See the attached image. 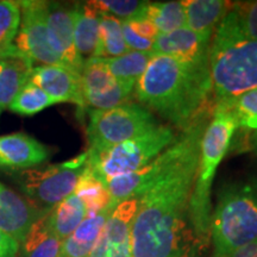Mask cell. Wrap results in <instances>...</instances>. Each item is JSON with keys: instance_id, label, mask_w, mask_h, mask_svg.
Segmentation results:
<instances>
[{"instance_id": "cell-1", "label": "cell", "mask_w": 257, "mask_h": 257, "mask_svg": "<svg viewBox=\"0 0 257 257\" xmlns=\"http://www.w3.org/2000/svg\"><path fill=\"white\" fill-rule=\"evenodd\" d=\"M206 125L176 165L138 197L131 230L133 257H201L205 245L193 227L189 199Z\"/></svg>"}, {"instance_id": "cell-2", "label": "cell", "mask_w": 257, "mask_h": 257, "mask_svg": "<svg viewBox=\"0 0 257 257\" xmlns=\"http://www.w3.org/2000/svg\"><path fill=\"white\" fill-rule=\"evenodd\" d=\"M135 91L141 105L186 130L212 92L210 64L154 55Z\"/></svg>"}, {"instance_id": "cell-3", "label": "cell", "mask_w": 257, "mask_h": 257, "mask_svg": "<svg viewBox=\"0 0 257 257\" xmlns=\"http://www.w3.org/2000/svg\"><path fill=\"white\" fill-rule=\"evenodd\" d=\"M208 64L216 104L257 88V41L240 31L231 11L212 37Z\"/></svg>"}, {"instance_id": "cell-4", "label": "cell", "mask_w": 257, "mask_h": 257, "mask_svg": "<svg viewBox=\"0 0 257 257\" xmlns=\"http://www.w3.org/2000/svg\"><path fill=\"white\" fill-rule=\"evenodd\" d=\"M237 121L227 102L216 104L213 117L206 125L200 143L197 173L191 199L189 214L195 233L204 245L211 236V188L217 168L229 150Z\"/></svg>"}, {"instance_id": "cell-5", "label": "cell", "mask_w": 257, "mask_h": 257, "mask_svg": "<svg viewBox=\"0 0 257 257\" xmlns=\"http://www.w3.org/2000/svg\"><path fill=\"white\" fill-rule=\"evenodd\" d=\"M217 255L257 240V180L226 186L211 217Z\"/></svg>"}, {"instance_id": "cell-6", "label": "cell", "mask_w": 257, "mask_h": 257, "mask_svg": "<svg viewBox=\"0 0 257 257\" xmlns=\"http://www.w3.org/2000/svg\"><path fill=\"white\" fill-rule=\"evenodd\" d=\"M176 140L172 128L159 124L152 130L104 152L91 153L87 150V167L105 182L114 176L143 168Z\"/></svg>"}, {"instance_id": "cell-7", "label": "cell", "mask_w": 257, "mask_h": 257, "mask_svg": "<svg viewBox=\"0 0 257 257\" xmlns=\"http://www.w3.org/2000/svg\"><path fill=\"white\" fill-rule=\"evenodd\" d=\"M88 152L100 153L131 140L159 125L153 112L136 102H125L110 110H89Z\"/></svg>"}, {"instance_id": "cell-8", "label": "cell", "mask_w": 257, "mask_h": 257, "mask_svg": "<svg viewBox=\"0 0 257 257\" xmlns=\"http://www.w3.org/2000/svg\"><path fill=\"white\" fill-rule=\"evenodd\" d=\"M87 152H85L59 165L24 170L19 178V187L32 206L47 213L73 194L87 167Z\"/></svg>"}, {"instance_id": "cell-9", "label": "cell", "mask_w": 257, "mask_h": 257, "mask_svg": "<svg viewBox=\"0 0 257 257\" xmlns=\"http://www.w3.org/2000/svg\"><path fill=\"white\" fill-rule=\"evenodd\" d=\"M204 125H206V123L202 120L193 123L191 126L186 128L181 137L178 138L172 146L167 148L165 152L161 153L143 168L128 173V174L114 176L105 181L111 195L112 210L118 204L127 199L141 197L144 192L152 188L160 179H162L184 156L186 150L191 146L192 141L194 140L195 135Z\"/></svg>"}, {"instance_id": "cell-10", "label": "cell", "mask_w": 257, "mask_h": 257, "mask_svg": "<svg viewBox=\"0 0 257 257\" xmlns=\"http://www.w3.org/2000/svg\"><path fill=\"white\" fill-rule=\"evenodd\" d=\"M22 18L15 47L30 62L43 66L61 64V60L51 49L47 28V2H19Z\"/></svg>"}, {"instance_id": "cell-11", "label": "cell", "mask_w": 257, "mask_h": 257, "mask_svg": "<svg viewBox=\"0 0 257 257\" xmlns=\"http://www.w3.org/2000/svg\"><path fill=\"white\" fill-rule=\"evenodd\" d=\"M80 75L86 107L104 111L127 102L130 93L121 87L101 57L85 61Z\"/></svg>"}, {"instance_id": "cell-12", "label": "cell", "mask_w": 257, "mask_h": 257, "mask_svg": "<svg viewBox=\"0 0 257 257\" xmlns=\"http://www.w3.org/2000/svg\"><path fill=\"white\" fill-rule=\"evenodd\" d=\"M138 198L127 199L113 208L105 221L89 257H133V223Z\"/></svg>"}, {"instance_id": "cell-13", "label": "cell", "mask_w": 257, "mask_h": 257, "mask_svg": "<svg viewBox=\"0 0 257 257\" xmlns=\"http://www.w3.org/2000/svg\"><path fill=\"white\" fill-rule=\"evenodd\" d=\"M47 28L51 49L63 66L81 73L85 61L74 44L73 8L47 2Z\"/></svg>"}, {"instance_id": "cell-14", "label": "cell", "mask_w": 257, "mask_h": 257, "mask_svg": "<svg viewBox=\"0 0 257 257\" xmlns=\"http://www.w3.org/2000/svg\"><path fill=\"white\" fill-rule=\"evenodd\" d=\"M57 102H73L85 110L82 96L81 75L72 68L61 64L38 66L32 68L30 80Z\"/></svg>"}, {"instance_id": "cell-15", "label": "cell", "mask_w": 257, "mask_h": 257, "mask_svg": "<svg viewBox=\"0 0 257 257\" xmlns=\"http://www.w3.org/2000/svg\"><path fill=\"white\" fill-rule=\"evenodd\" d=\"M211 41L185 27L168 34L157 35L153 53L189 63L207 64Z\"/></svg>"}, {"instance_id": "cell-16", "label": "cell", "mask_w": 257, "mask_h": 257, "mask_svg": "<svg viewBox=\"0 0 257 257\" xmlns=\"http://www.w3.org/2000/svg\"><path fill=\"white\" fill-rule=\"evenodd\" d=\"M43 214L46 213L0 182V230L21 244L31 225Z\"/></svg>"}, {"instance_id": "cell-17", "label": "cell", "mask_w": 257, "mask_h": 257, "mask_svg": "<svg viewBox=\"0 0 257 257\" xmlns=\"http://www.w3.org/2000/svg\"><path fill=\"white\" fill-rule=\"evenodd\" d=\"M49 159L48 147L24 133L0 136V167L30 169Z\"/></svg>"}, {"instance_id": "cell-18", "label": "cell", "mask_w": 257, "mask_h": 257, "mask_svg": "<svg viewBox=\"0 0 257 257\" xmlns=\"http://www.w3.org/2000/svg\"><path fill=\"white\" fill-rule=\"evenodd\" d=\"M101 15L94 2L73 6L74 44L83 61L95 56L99 43V27H100Z\"/></svg>"}, {"instance_id": "cell-19", "label": "cell", "mask_w": 257, "mask_h": 257, "mask_svg": "<svg viewBox=\"0 0 257 257\" xmlns=\"http://www.w3.org/2000/svg\"><path fill=\"white\" fill-rule=\"evenodd\" d=\"M230 3L223 0H185L186 27L212 40L218 25L230 11Z\"/></svg>"}, {"instance_id": "cell-20", "label": "cell", "mask_w": 257, "mask_h": 257, "mask_svg": "<svg viewBox=\"0 0 257 257\" xmlns=\"http://www.w3.org/2000/svg\"><path fill=\"white\" fill-rule=\"evenodd\" d=\"M112 211L105 210L94 216L86 217L76 230L62 242L60 257H89Z\"/></svg>"}, {"instance_id": "cell-21", "label": "cell", "mask_w": 257, "mask_h": 257, "mask_svg": "<svg viewBox=\"0 0 257 257\" xmlns=\"http://www.w3.org/2000/svg\"><path fill=\"white\" fill-rule=\"evenodd\" d=\"M155 54L153 51H128L117 57H101L121 87L131 94Z\"/></svg>"}, {"instance_id": "cell-22", "label": "cell", "mask_w": 257, "mask_h": 257, "mask_svg": "<svg viewBox=\"0 0 257 257\" xmlns=\"http://www.w3.org/2000/svg\"><path fill=\"white\" fill-rule=\"evenodd\" d=\"M32 62L22 57L0 59V113L30 80Z\"/></svg>"}, {"instance_id": "cell-23", "label": "cell", "mask_w": 257, "mask_h": 257, "mask_svg": "<svg viewBox=\"0 0 257 257\" xmlns=\"http://www.w3.org/2000/svg\"><path fill=\"white\" fill-rule=\"evenodd\" d=\"M48 213L38 218L29 229L21 243L22 257H60L62 240L49 227Z\"/></svg>"}, {"instance_id": "cell-24", "label": "cell", "mask_w": 257, "mask_h": 257, "mask_svg": "<svg viewBox=\"0 0 257 257\" xmlns=\"http://www.w3.org/2000/svg\"><path fill=\"white\" fill-rule=\"evenodd\" d=\"M86 217L87 211L85 205L73 193L50 210L48 213V224L54 234L63 242L76 230Z\"/></svg>"}, {"instance_id": "cell-25", "label": "cell", "mask_w": 257, "mask_h": 257, "mask_svg": "<svg viewBox=\"0 0 257 257\" xmlns=\"http://www.w3.org/2000/svg\"><path fill=\"white\" fill-rule=\"evenodd\" d=\"M74 194L85 205L87 216H94L111 208V195L107 186L88 167L83 170Z\"/></svg>"}, {"instance_id": "cell-26", "label": "cell", "mask_w": 257, "mask_h": 257, "mask_svg": "<svg viewBox=\"0 0 257 257\" xmlns=\"http://www.w3.org/2000/svg\"><path fill=\"white\" fill-rule=\"evenodd\" d=\"M21 18L22 12L19 2H10V0L0 2V59H8V57L25 59L14 44L21 25Z\"/></svg>"}, {"instance_id": "cell-27", "label": "cell", "mask_w": 257, "mask_h": 257, "mask_svg": "<svg viewBox=\"0 0 257 257\" xmlns=\"http://www.w3.org/2000/svg\"><path fill=\"white\" fill-rule=\"evenodd\" d=\"M144 17L152 22L159 34H168L186 27L184 2L149 3Z\"/></svg>"}, {"instance_id": "cell-28", "label": "cell", "mask_w": 257, "mask_h": 257, "mask_svg": "<svg viewBox=\"0 0 257 257\" xmlns=\"http://www.w3.org/2000/svg\"><path fill=\"white\" fill-rule=\"evenodd\" d=\"M128 51L131 50L125 44L120 19L102 14L99 27V43L94 57L108 59L124 55Z\"/></svg>"}, {"instance_id": "cell-29", "label": "cell", "mask_w": 257, "mask_h": 257, "mask_svg": "<svg viewBox=\"0 0 257 257\" xmlns=\"http://www.w3.org/2000/svg\"><path fill=\"white\" fill-rule=\"evenodd\" d=\"M54 104L55 101L46 92L42 91L35 83L28 81L16 95L14 101L9 106V110L21 115H34Z\"/></svg>"}, {"instance_id": "cell-30", "label": "cell", "mask_w": 257, "mask_h": 257, "mask_svg": "<svg viewBox=\"0 0 257 257\" xmlns=\"http://www.w3.org/2000/svg\"><path fill=\"white\" fill-rule=\"evenodd\" d=\"M227 104L237 121V130H257V88L243 93Z\"/></svg>"}, {"instance_id": "cell-31", "label": "cell", "mask_w": 257, "mask_h": 257, "mask_svg": "<svg viewBox=\"0 0 257 257\" xmlns=\"http://www.w3.org/2000/svg\"><path fill=\"white\" fill-rule=\"evenodd\" d=\"M96 8L101 14L112 16L120 21H127L138 17H143L149 2L141 0H96Z\"/></svg>"}, {"instance_id": "cell-32", "label": "cell", "mask_w": 257, "mask_h": 257, "mask_svg": "<svg viewBox=\"0 0 257 257\" xmlns=\"http://www.w3.org/2000/svg\"><path fill=\"white\" fill-rule=\"evenodd\" d=\"M230 11L234 15L240 31L250 40L257 41V0L233 3Z\"/></svg>"}, {"instance_id": "cell-33", "label": "cell", "mask_w": 257, "mask_h": 257, "mask_svg": "<svg viewBox=\"0 0 257 257\" xmlns=\"http://www.w3.org/2000/svg\"><path fill=\"white\" fill-rule=\"evenodd\" d=\"M121 31L128 50L133 51H153L154 42L141 36L127 21H121Z\"/></svg>"}, {"instance_id": "cell-34", "label": "cell", "mask_w": 257, "mask_h": 257, "mask_svg": "<svg viewBox=\"0 0 257 257\" xmlns=\"http://www.w3.org/2000/svg\"><path fill=\"white\" fill-rule=\"evenodd\" d=\"M127 22L131 24V27L141 35V36L155 42L157 35H159V31L156 30V28L154 27V24L149 21V19H147L143 16V17L127 19Z\"/></svg>"}, {"instance_id": "cell-35", "label": "cell", "mask_w": 257, "mask_h": 257, "mask_svg": "<svg viewBox=\"0 0 257 257\" xmlns=\"http://www.w3.org/2000/svg\"><path fill=\"white\" fill-rule=\"evenodd\" d=\"M19 249V243L14 237L0 230V257H16Z\"/></svg>"}, {"instance_id": "cell-36", "label": "cell", "mask_w": 257, "mask_h": 257, "mask_svg": "<svg viewBox=\"0 0 257 257\" xmlns=\"http://www.w3.org/2000/svg\"><path fill=\"white\" fill-rule=\"evenodd\" d=\"M216 257H257V240Z\"/></svg>"}, {"instance_id": "cell-37", "label": "cell", "mask_w": 257, "mask_h": 257, "mask_svg": "<svg viewBox=\"0 0 257 257\" xmlns=\"http://www.w3.org/2000/svg\"><path fill=\"white\" fill-rule=\"evenodd\" d=\"M252 149L257 154V130L253 131L252 135Z\"/></svg>"}]
</instances>
